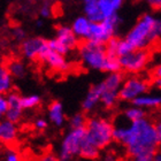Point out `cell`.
Listing matches in <instances>:
<instances>
[{
    "mask_svg": "<svg viewBox=\"0 0 161 161\" xmlns=\"http://www.w3.org/2000/svg\"><path fill=\"white\" fill-rule=\"evenodd\" d=\"M38 59L46 64L51 70L57 71V73H64L69 68V64L66 60L64 54L59 53L57 51H54L53 48H51L48 42H47L46 46L44 47V50L42 51Z\"/></svg>",
    "mask_w": 161,
    "mask_h": 161,
    "instance_id": "10",
    "label": "cell"
},
{
    "mask_svg": "<svg viewBox=\"0 0 161 161\" xmlns=\"http://www.w3.org/2000/svg\"><path fill=\"white\" fill-rule=\"evenodd\" d=\"M42 160L43 161H55V160H58L57 159V157L55 155H53V154H46V155H44L43 158H42Z\"/></svg>",
    "mask_w": 161,
    "mask_h": 161,
    "instance_id": "35",
    "label": "cell"
},
{
    "mask_svg": "<svg viewBox=\"0 0 161 161\" xmlns=\"http://www.w3.org/2000/svg\"><path fill=\"white\" fill-rule=\"evenodd\" d=\"M39 14H40V16L44 17V19H47V17H50L51 14H52V9H51V6H50V5H48L47 3H44L43 6L40 7Z\"/></svg>",
    "mask_w": 161,
    "mask_h": 161,
    "instance_id": "29",
    "label": "cell"
},
{
    "mask_svg": "<svg viewBox=\"0 0 161 161\" xmlns=\"http://www.w3.org/2000/svg\"><path fill=\"white\" fill-rule=\"evenodd\" d=\"M91 23H92V21L85 15L78 16L77 19H75L73 24H71V29L74 30V32L78 38L86 40L89 37V34H90Z\"/></svg>",
    "mask_w": 161,
    "mask_h": 161,
    "instance_id": "16",
    "label": "cell"
},
{
    "mask_svg": "<svg viewBox=\"0 0 161 161\" xmlns=\"http://www.w3.org/2000/svg\"><path fill=\"white\" fill-rule=\"evenodd\" d=\"M150 6H152L155 9H161V0H146Z\"/></svg>",
    "mask_w": 161,
    "mask_h": 161,
    "instance_id": "32",
    "label": "cell"
},
{
    "mask_svg": "<svg viewBox=\"0 0 161 161\" xmlns=\"http://www.w3.org/2000/svg\"><path fill=\"white\" fill-rule=\"evenodd\" d=\"M12 36L15 40H19V42H23L25 39V31L22 29V28L17 27L14 28L12 30Z\"/></svg>",
    "mask_w": 161,
    "mask_h": 161,
    "instance_id": "28",
    "label": "cell"
},
{
    "mask_svg": "<svg viewBox=\"0 0 161 161\" xmlns=\"http://www.w3.org/2000/svg\"><path fill=\"white\" fill-rule=\"evenodd\" d=\"M99 150L100 148L96 146L93 143H91L86 137L83 145H82V147H80V157L87 159V160H94V159H97L99 157Z\"/></svg>",
    "mask_w": 161,
    "mask_h": 161,
    "instance_id": "21",
    "label": "cell"
},
{
    "mask_svg": "<svg viewBox=\"0 0 161 161\" xmlns=\"http://www.w3.org/2000/svg\"><path fill=\"white\" fill-rule=\"evenodd\" d=\"M100 85H101L100 103L104 105L106 108L114 107V105L116 104L118 99H120V97H119V91L107 90V89H105L104 87L103 83H100Z\"/></svg>",
    "mask_w": 161,
    "mask_h": 161,
    "instance_id": "22",
    "label": "cell"
},
{
    "mask_svg": "<svg viewBox=\"0 0 161 161\" xmlns=\"http://www.w3.org/2000/svg\"><path fill=\"white\" fill-rule=\"evenodd\" d=\"M40 97L38 94H29V96H23L22 97V106L24 109H32L37 107L40 104Z\"/></svg>",
    "mask_w": 161,
    "mask_h": 161,
    "instance_id": "25",
    "label": "cell"
},
{
    "mask_svg": "<svg viewBox=\"0 0 161 161\" xmlns=\"http://www.w3.org/2000/svg\"><path fill=\"white\" fill-rule=\"evenodd\" d=\"M121 68L128 73H139L148 64V53L145 50H134L119 57Z\"/></svg>",
    "mask_w": 161,
    "mask_h": 161,
    "instance_id": "8",
    "label": "cell"
},
{
    "mask_svg": "<svg viewBox=\"0 0 161 161\" xmlns=\"http://www.w3.org/2000/svg\"><path fill=\"white\" fill-rule=\"evenodd\" d=\"M124 0H98V5L104 17H109L114 14H118Z\"/></svg>",
    "mask_w": 161,
    "mask_h": 161,
    "instance_id": "19",
    "label": "cell"
},
{
    "mask_svg": "<svg viewBox=\"0 0 161 161\" xmlns=\"http://www.w3.org/2000/svg\"><path fill=\"white\" fill-rule=\"evenodd\" d=\"M13 75L10 74L6 66L0 67V92L7 94L13 89Z\"/></svg>",
    "mask_w": 161,
    "mask_h": 161,
    "instance_id": "20",
    "label": "cell"
},
{
    "mask_svg": "<svg viewBox=\"0 0 161 161\" xmlns=\"http://www.w3.org/2000/svg\"><path fill=\"white\" fill-rule=\"evenodd\" d=\"M101 97V85L100 83L97 85H93L90 90L87 91L86 96L84 98L83 103H82V109L84 113H89L92 112L94 108L97 107V105L100 103Z\"/></svg>",
    "mask_w": 161,
    "mask_h": 161,
    "instance_id": "14",
    "label": "cell"
},
{
    "mask_svg": "<svg viewBox=\"0 0 161 161\" xmlns=\"http://www.w3.org/2000/svg\"><path fill=\"white\" fill-rule=\"evenodd\" d=\"M120 22L121 19L119 17L118 14L106 17L105 20L100 21V22H92L90 34H89V37L86 40L106 45L112 38H114Z\"/></svg>",
    "mask_w": 161,
    "mask_h": 161,
    "instance_id": "6",
    "label": "cell"
},
{
    "mask_svg": "<svg viewBox=\"0 0 161 161\" xmlns=\"http://www.w3.org/2000/svg\"><path fill=\"white\" fill-rule=\"evenodd\" d=\"M154 161H161V151L158 152V153H155V155H154Z\"/></svg>",
    "mask_w": 161,
    "mask_h": 161,
    "instance_id": "37",
    "label": "cell"
},
{
    "mask_svg": "<svg viewBox=\"0 0 161 161\" xmlns=\"http://www.w3.org/2000/svg\"><path fill=\"white\" fill-rule=\"evenodd\" d=\"M6 67L14 78H23L27 75V67L20 60H10Z\"/></svg>",
    "mask_w": 161,
    "mask_h": 161,
    "instance_id": "23",
    "label": "cell"
},
{
    "mask_svg": "<svg viewBox=\"0 0 161 161\" xmlns=\"http://www.w3.org/2000/svg\"><path fill=\"white\" fill-rule=\"evenodd\" d=\"M86 122L87 120L83 113H76L69 120V124L71 128H84L86 125Z\"/></svg>",
    "mask_w": 161,
    "mask_h": 161,
    "instance_id": "26",
    "label": "cell"
},
{
    "mask_svg": "<svg viewBox=\"0 0 161 161\" xmlns=\"http://www.w3.org/2000/svg\"><path fill=\"white\" fill-rule=\"evenodd\" d=\"M50 47L59 53L67 55L71 50L78 45V37L71 27L60 25L57 29V35L53 39L48 40Z\"/></svg>",
    "mask_w": 161,
    "mask_h": 161,
    "instance_id": "7",
    "label": "cell"
},
{
    "mask_svg": "<svg viewBox=\"0 0 161 161\" xmlns=\"http://www.w3.org/2000/svg\"><path fill=\"white\" fill-rule=\"evenodd\" d=\"M84 1V13L92 22H100L105 20L104 15L101 13L98 0H83Z\"/></svg>",
    "mask_w": 161,
    "mask_h": 161,
    "instance_id": "18",
    "label": "cell"
},
{
    "mask_svg": "<svg viewBox=\"0 0 161 161\" xmlns=\"http://www.w3.org/2000/svg\"><path fill=\"white\" fill-rule=\"evenodd\" d=\"M152 85L157 87L158 90H161V77H154V80L152 82Z\"/></svg>",
    "mask_w": 161,
    "mask_h": 161,
    "instance_id": "34",
    "label": "cell"
},
{
    "mask_svg": "<svg viewBox=\"0 0 161 161\" xmlns=\"http://www.w3.org/2000/svg\"><path fill=\"white\" fill-rule=\"evenodd\" d=\"M155 125V130H157V134H158V137H159V141L161 143V116L157 120V122L154 123Z\"/></svg>",
    "mask_w": 161,
    "mask_h": 161,
    "instance_id": "33",
    "label": "cell"
},
{
    "mask_svg": "<svg viewBox=\"0 0 161 161\" xmlns=\"http://www.w3.org/2000/svg\"><path fill=\"white\" fill-rule=\"evenodd\" d=\"M134 105H137L139 107H143L144 109L146 108H158L161 106V96L157 94H150V93H143L139 97H137L132 101Z\"/></svg>",
    "mask_w": 161,
    "mask_h": 161,
    "instance_id": "17",
    "label": "cell"
},
{
    "mask_svg": "<svg viewBox=\"0 0 161 161\" xmlns=\"http://www.w3.org/2000/svg\"><path fill=\"white\" fill-rule=\"evenodd\" d=\"M148 84L139 77H129L125 80L119 91L120 100L125 103H132L141 94L147 92Z\"/></svg>",
    "mask_w": 161,
    "mask_h": 161,
    "instance_id": "9",
    "label": "cell"
},
{
    "mask_svg": "<svg viewBox=\"0 0 161 161\" xmlns=\"http://www.w3.org/2000/svg\"><path fill=\"white\" fill-rule=\"evenodd\" d=\"M47 125H48V123H47V121L45 119H37V120L35 121V128L39 131L45 130Z\"/></svg>",
    "mask_w": 161,
    "mask_h": 161,
    "instance_id": "31",
    "label": "cell"
},
{
    "mask_svg": "<svg viewBox=\"0 0 161 161\" xmlns=\"http://www.w3.org/2000/svg\"><path fill=\"white\" fill-rule=\"evenodd\" d=\"M42 25H43V22H42V21H38V22H37V27H42Z\"/></svg>",
    "mask_w": 161,
    "mask_h": 161,
    "instance_id": "38",
    "label": "cell"
},
{
    "mask_svg": "<svg viewBox=\"0 0 161 161\" xmlns=\"http://www.w3.org/2000/svg\"><path fill=\"white\" fill-rule=\"evenodd\" d=\"M47 116H48V120L51 121V123H53L55 127L64 125V120H66V115H64V106H62L60 101H53L48 106Z\"/></svg>",
    "mask_w": 161,
    "mask_h": 161,
    "instance_id": "15",
    "label": "cell"
},
{
    "mask_svg": "<svg viewBox=\"0 0 161 161\" xmlns=\"http://www.w3.org/2000/svg\"><path fill=\"white\" fill-rule=\"evenodd\" d=\"M47 42L48 40L40 37L25 38L21 43V46H20L21 53L28 60L38 59L40 53H42V51L44 50V47L47 45Z\"/></svg>",
    "mask_w": 161,
    "mask_h": 161,
    "instance_id": "11",
    "label": "cell"
},
{
    "mask_svg": "<svg viewBox=\"0 0 161 161\" xmlns=\"http://www.w3.org/2000/svg\"><path fill=\"white\" fill-rule=\"evenodd\" d=\"M136 50H145L154 40L161 39V20L144 14L125 36Z\"/></svg>",
    "mask_w": 161,
    "mask_h": 161,
    "instance_id": "2",
    "label": "cell"
},
{
    "mask_svg": "<svg viewBox=\"0 0 161 161\" xmlns=\"http://www.w3.org/2000/svg\"><path fill=\"white\" fill-rule=\"evenodd\" d=\"M86 138V128H71V130L66 134L60 145L59 160L68 161L80 155V147Z\"/></svg>",
    "mask_w": 161,
    "mask_h": 161,
    "instance_id": "5",
    "label": "cell"
},
{
    "mask_svg": "<svg viewBox=\"0 0 161 161\" xmlns=\"http://www.w3.org/2000/svg\"><path fill=\"white\" fill-rule=\"evenodd\" d=\"M86 137L96 146L100 148L107 147L114 141V125L106 119L92 118L86 122Z\"/></svg>",
    "mask_w": 161,
    "mask_h": 161,
    "instance_id": "4",
    "label": "cell"
},
{
    "mask_svg": "<svg viewBox=\"0 0 161 161\" xmlns=\"http://www.w3.org/2000/svg\"><path fill=\"white\" fill-rule=\"evenodd\" d=\"M3 158L5 161H20L21 157L14 148H7L3 153Z\"/></svg>",
    "mask_w": 161,
    "mask_h": 161,
    "instance_id": "27",
    "label": "cell"
},
{
    "mask_svg": "<svg viewBox=\"0 0 161 161\" xmlns=\"http://www.w3.org/2000/svg\"><path fill=\"white\" fill-rule=\"evenodd\" d=\"M114 141L124 145L129 157L136 161L154 160L159 144L155 125L147 119L130 122L129 125H116L113 131Z\"/></svg>",
    "mask_w": 161,
    "mask_h": 161,
    "instance_id": "1",
    "label": "cell"
},
{
    "mask_svg": "<svg viewBox=\"0 0 161 161\" xmlns=\"http://www.w3.org/2000/svg\"><path fill=\"white\" fill-rule=\"evenodd\" d=\"M6 97L7 100H8V104H9V108L5 114V119L17 123L22 119L24 111L23 106H22V96H20L17 92L10 91L7 93Z\"/></svg>",
    "mask_w": 161,
    "mask_h": 161,
    "instance_id": "12",
    "label": "cell"
},
{
    "mask_svg": "<svg viewBox=\"0 0 161 161\" xmlns=\"http://www.w3.org/2000/svg\"><path fill=\"white\" fill-rule=\"evenodd\" d=\"M124 118L127 119L129 122H134V121L141 120L145 118V111L143 107H139L137 105H134L124 109L123 112Z\"/></svg>",
    "mask_w": 161,
    "mask_h": 161,
    "instance_id": "24",
    "label": "cell"
},
{
    "mask_svg": "<svg viewBox=\"0 0 161 161\" xmlns=\"http://www.w3.org/2000/svg\"><path fill=\"white\" fill-rule=\"evenodd\" d=\"M9 108V104L7 100V97H0V114L5 115Z\"/></svg>",
    "mask_w": 161,
    "mask_h": 161,
    "instance_id": "30",
    "label": "cell"
},
{
    "mask_svg": "<svg viewBox=\"0 0 161 161\" xmlns=\"http://www.w3.org/2000/svg\"><path fill=\"white\" fill-rule=\"evenodd\" d=\"M17 130L16 123L12 121L3 120L0 122V142L5 145H13L17 139Z\"/></svg>",
    "mask_w": 161,
    "mask_h": 161,
    "instance_id": "13",
    "label": "cell"
},
{
    "mask_svg": "<svg viewBox=\"0 0 161 161\" xmlns=\"http://www.w3.org/2000/svg\"><path fill=\"white\" fill-rule=\"evenodd\" d=\"M78 55L86 68L106 73V66L108 61L106 45L85 40L78 47Z\"/></svg>",
    "mask_w": 161,
    "mask_h": 161,
    "instance_id": "3",
    "label": "cell"
},
{
    "mask_svg": "<svg viewBox=\"0 0 161 161\" xmlns=\"http://www.w3.org/2000/svg\"><path fill=\"white\" fill-rule=\"evenodd\" d=\"M153 75H154V77H161V64L155 67L154 71H153Z\"/></svg>",
    "mask_w": 161,
    "mask_h": 161,
    "instance_id": "36",
    "label": "cell"
}]
</instances>
